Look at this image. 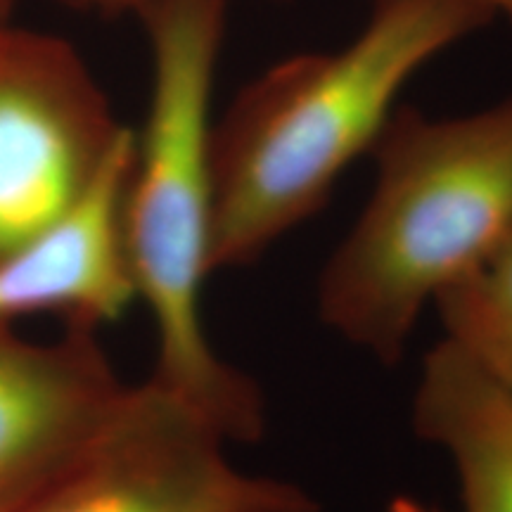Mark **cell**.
I'll list each match as a JSON object with an SVG mask.
<instances>
[{"label":"cell","mask_w":512,"mask_h":512,"mask_svg":"<svg viewBox=\"0 0 512 512\" xmlns=\"http://www.w3.org/2000/svg\"><path fill=\"white\" fill-rule=\"evenodd\" d=\"M375 3H382V0H375ZM484 8L494 12L496 19H503L505 24L512 29V0H477Z\"/></svg>","instance_id":"cell-11"},{"label":"cell","mask_w":512,"mask_h":512,"mask_svg":"<svg viewBox=\"0 0 512 512\" xmlns=\"http://www.w3.org/2000/svg\"><path fill=\"white\" fill-rule=\"evenodd\" d=\"M477 0H382L347 46L247 81L214 121L211 271L252 266L330 202L420 69L494 22Z\"/></svg>","instance_id":"cell-1"},{"label":"cell","mask_w":512,"mask_h":512,"mask_svg":"<svg viewBox=\"0 0 512 512\" xmlns=\"http://www.w3.org/2000/svg\"><path fill=\"white\" fill-rule=\"evenodd\" d=\"M370 155L373 192L320 273L318 313L394 366L437 294L512 238V98L456 117L399 105Z\"/></svg>","instance_id":"cell-3"},{"label":"cell","mask_w":512,"mask_h":512,"mask_svg":"<svg viewBox=\"0 0 512 512\" xmlns=\"http://www.w3.org/2000/svg\"><path fill=\"white\" fill-rule=\"evenodd\" d=\"M126 133L72 43L0 29V256L72 209Z\"/></svg>","instance_id":"cell-5"},{"label":"cell","mask_w":512,"mask_h":512,"mask_svg":"<svg viewBox=\"0 0 512 512\" xmlns=\"http://www.w3.org/2000/svg\"><path fill=\"white\" fill-rule=\"evenodd\" d=\"M131 159L128 128L86 195L0 256V328L19 318L55 316L67 330L98 332L138 302L124 214Z\"/></svg>","instance_id":"cell-6"},{"label":"cell","mask_w":512,"mask_h":512,"mask_svg":"<svg viewBox=\"0 0 512 512\" xmlns=\"http://www.w3.org/2000/svg\"><path fill=\"white\" fill-rule=\"evenodd\" d=\"M150 48V98L133 131L126 183V240L138 302L157 337L152 380L202 411L235 444L264 434V394L211 347L202 290L214 230L216 72L228 0H145L136 12Z\"/></svg>","instance_id":"cell-2"},{"label":"cell","mask_w":512,"mask_h":512,"mask_svg":"<svg viewBox=\"0 0 512 512\" xmlns=\"http://www.w3.org/2000/svg\"><path fill=\"white\" fill-rule=\"evenodd\" d=\"M444 339L512 401V238L434 299Z\"/></svg>","instance_id":"cell-9"},{"label":"cell","mask_w":512,"mask_h":512,"mask_svg":"<svg viewBox=\"0 0 512 512\" xmlns=\"http://www.w3.org/2000/svg\"><path fill=\"white\" fill-rule=\"evenodd\" d=\"M22 0H0V29L15 22V10Z\"/></svg>","instance_id":"cell-12"},{"label":"cell","mask_w":512,"mask_h":512,"mask_svg":"<svg viewBox=\"0 0 512 512\" xmlns=\"http://www.w3.org/2000/svg\"><path fill=\"white\" fill-rule=\"evenodd\" d=\"M413 425L451 460L460 512H512V401L446 339L425 358Z\"/></svg>","instance_id":"cell-8"},{"label":"cell","mask_w":512,"mask_h":512,"mask_svg":"<svg viewBox=\"0 0 512 512\" xmlns=\"http://www.w3.org/2000/svg\"><path fill=\"white\" fill-rule=\"evenodd\" d=\"M219 427L147 377L10 512H320L287 479L230 463Z\"/></svg>","instance_id":"cell-4"},{"label":"cell","mask_w":512,"mask_h":512,"mask_svg":"<svg viewBox=\"0 0 512 512\" xmlns=\"http://www.w3.org/2000/svg\"><path fill=\"white\" fill-rule=\"evenodd\" d=\"M55 3L79 12H95V15L102 17H117L126 15V12L136 15L145 0H55Z\"/></svg>","instance_id":"cell-10"},{"label":"cell","mask_w":512,"mask_h":512,"mask_svg":"<svg viewBox=\"0 0 512 512\" xmlns=\"http://www.w3.org/2000/svg\"><path fill=\"white\" fill-rule=\"evenodd\" d=\"M128 384L98 332L64 330L53 342L0 328V512L38 489L98 430Z\"/></svg>","instance_id":"cell-7"}]
</instances>
